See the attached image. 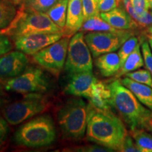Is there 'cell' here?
Returning a JSON list of instances; mask_svg holds the SVG:
<instances>
[{
    "label": "cell",
    "mask_w": 152,
    "mask_h": 152,
    "mask_svg": "<svg viewBox=\"0 0 152 152\" xmlns=\"http://www.w3.org/2000/svg\"><path fill=\"white\" fill-rule=\"evenodd\" d=\"M5 88L0 85V96L5 95Z\"/></svg>",
    "instance_id": "obj_39"
},
{
    "label": "cell",
    "mask_w": 152,
    "mask_h": 152,
    "mask_svg": "<svg viewBox=\"0 0 152 152\" xmlns=\"http://www.w3.org/2000/svg\"><path fill=\"white\" fill-rule=\"evenodd\" d=\"M47 105V98L42 93H30L20 100L4 104L1 113L9 125H16L41 113Z\"/></svg>",
    "instance_id": "obj_6"
},
{
    "label": "cell",
    "mask_w": 152,
    "mask_h": 152,
    "mask_svg": "<svg viewBox=\"0 0 152 152\" xmlns=\"http://www.w3.org/2000/svg\"><path fill=\"white\" fill-rule=\"evenodd\" d=\"M150 132H151V134H152V130H151V131H150Z\"/></svg>",
    "instance_id": "obj_45"
},
{
    "label": "cell",
    "mask_w": 152,
    "mask_h": 152,
    "mask_svg": "<svg viewBox=\"0 0 152 152\" xmlns=\"http://www.w3.org/2000/svg\"><path fill=\"white\" fill-rule=\"evenodd\" d=\"M111 96L110 104L115 108L130 130L144 128L152 111L143 105L134 94L122 84L121 80L109 85Z\"/></svg>",
    "instance_id": "obj_2"
},
{
    "label": "cell",
    "mask_w": 152,
    "mask_h": 152,
    "mask_svg": "<svg viewBox=\"0 0 152 152\" xmlns=\"http://www.w3.org/2000/svg\"><path fill=\"white\" fill-rule=\"evenodd\" d=\"M131 3L137 15H141L150 9L149 0H131Z\"/></svg>",
    "instance_id": "obj_32"
},
{
    "label": "cell",
    "mask_w": 152,
    "mask_h": 152,
    "mask_svg": "<svg viewBox=\"0 0 152 152\" xmlns=\"http://www.w3.org/2000/svg\"><path fill=\"white\" fill-rule=\"evenodd\" d=\"M64 36V32L39 33L20 36L14 39L17 50L28 55H34Z\"/></svg>",
    "instance_id": "obj_11"
},
{
    "label": "cell",
    "mask_w": 152,
    "mask_h": 152,
    "mask_svg": "<svg viewBox=\"0 0 152 152\" xmlns=\"http://www.w3.org/2000/svg\"><path fill=\"white\" fill-rule=\"evenodd\" d=\"M133 35L130 30H123L121 33L90 32L85 36V39L92 56L96 58L100 55L117 51Z\"/></svg>",
    "instance_id": "obj_10"
},
{
    "label": "cell",
    "mask_w": 152,
    "mask_h": 152,
    "mask_svg": "<svg viewBox=\"0 0 152 152\" xmlns=\"http://www.w3.org/2000/svg\"><path fill=\"white\" fill-rule=\"evenodd\" d=\"M13 45L7 35L1 34L0 35V56L11 51Z\"/></svg>",
    "instance_id": "obj_34"
},
{
    "label": "cell",
    "mask_w": 152,
    "mask_h": 152,
    "mask_svg": "<svg viewBox=\"0 0 152 152\" xmlns=\"http://www.w3.org/2000/svg\"><path fill=\"white\" fill-rule=\"evenodd\" d=\"M111 93L109 85H106L103 82L97 81L93 85L92 93L88 99L90 103L95 107L101 109H111L110 104Z\"/></svg>",
    "instance_id": "obj_17"
},
{
    "label": "cell",
    "mask_w": 152,
    "mask_h": 152,
    "mask_svg": "<svg viewBox=\"0 0 152 152\" xmlns=\"http://www.w3.org/2000/svg\"><path fill=\"white\" fill-rule=\"evenodd\" d=\"M68 0H58L46 14L58 27L64 30L66 23Z\"/></svg>",
    "instance_id": "obj_21"
},
{
    "label": "cell",
    "mask_w": 152,
    "mask_h": 152,
    "mask_svg": "<svg viewBox=\"0 0 152 152\" xmlns=\"http://www.w3.org/2000/svg\"><path fill=\"white\" fill-rule=\"evenodd\" d=\"M85 20L100 14L98 9L97 0H82Z\"/></svg>",
    "instance_id": "obj_27"
},
{
    "label": "cell",
    "mask_w": 152,
    "mask_h": 152,
    "mask_svg": "<svg viewBox=\"0 0 152 152\" xmlns=\"http://www.w3.org/2000/svg\"><path fill=\"white\" fill-rule=\"evenodd\" d=\"M121 83L128 87L141 103L152 111V88L147 85L137 83L125 76Z\"/></svg>",
    "instance_id": "obj_18"
},
{
    "label": "cell",
    "mask_w": 152,
    "mask_h": 152,
    "mask_svg": "<svg viewBox=\"0 0 152 152\" xmlns=\"http://www.w3.org/2000/svg\"><path fill=\"white\" fill-rule=\"evenodd\" d=\"M55 125L50 115H40L30 119L18 128L14 133L16 144L29 148L51 145L56 140Z\"/></svg>",
    "instance_id": "obj_3"
},
{
    "label": "cell",
    "mask_w": 152,
    "mask_h": 152,
    "mask_svg": "<svg viewBox=\"0 0 152 152\" xmlns=\"http://www.w3.org/2000/svg\"><path fill=\"white\" fill-rule=\"evenodd\" d=\"M125 76L132 79V80L146 85L152 88V76L149 70L137 69L136 71L127 73Z\"/></svg>",
    "instance_id": "obj_26"
},
{
    "label": "cell",
    "mask_w": 152,
    "mask_h": 152,
    "mask_svg": "<svg viewBox=\"0 0 152 152\" xmlns=\"http://www.w3.org/2000/svg\"><path fill=\"white\" fill-rule=\"evenodd\" d=\"M130 135L140 152H152V135L144 128L130 130Z\"/></svg>",
    "instance_id": "obj_23"
},
{
    "label": "cell",
    "mask_w": 152,
    "mask_h": 152,
    "mask_svg": "<svg viewBox=\"0 0 152 152\" xmlns=\"http://www.w3.org/2000/svg\"><path fill=\"white\" fill-rule=\"evenodd\" d=\"M80 31L83 32H111L121 33L123 30H118L102 19L99 15L94 16L85 20Z\"/></svg>",
    "instance_id": "obj_20"
},
{
    "label": "cell",
    "mask_w": 152,
    "mask_h": 152,
    "mask_svg": "<svg viewBox=\"0 0 152 152\" xmlns=\"http://www.w3.org/2000/svg\"><path fill=\"white\" fill-rule=\"evenodd\" d=\"M97 5L100 13L108 12L118 6L116 0H97Z\"/></svg>",
    "instance_id": "obj_33"
},
{
    "label": "cell",
    "mask_w": 152,
    "mask_h": 152,
    "mask_svg": "<svg viewBox=\"0 0 152 152\" xmlns=\"http://www.w3.org/2000/svg\"><path fill=\"white\" fill-rule=\"evenodd\" d=\"M85 22L82 0H68L66 23L64 30L70 33L81 29Z\"/></svg>",
    "instance_id": "obj_15"
},
{
    "label": "cell",
    "mask_w": 152,
    "mask_h": 152,
    "mask_svg": "<svg viewBox=\"0 0 152 152\" xmlns=\"http://www.w3.org/2000/svg\"><path fill=\"white\" fill-rule=\"evenodd\" d=\"M116 1H117V4H118V5H119V4H120V3H121V0H116Z\"/></svg>",
    "instance_id": "obj_43"
},
{
    "label": "cell",
    "mask_w": 152,
    "mask_h": 152,
    "mask_svg": "<svg viewBox=\"0 0 152 152\" xmlns=\"http://www.w3.org/2000/svg\"><path fill=\"white\" fill-rule=\"evenodd\" d=\"M64 87L65 94L72 96L90 98L93 85L97 81L92 71H85L72 74Z\"/></svg>",
    "instance_id": "obj_13"
},
{
    "label": "cell",
    "mask_w": 152,
    "mask_h": 152,
    "mask_svg": "<svg viewBox=\"0 0 152 152\" xmlns=\"http://www.w3.org/2000/svg\"><path fill=\"white\" fill-rule=\"evenodd\" d=\"M69 41V37H62L33 55V60L47 71L58 75L65 66Z\"/></svg>",
    "instance_id": "obj_9"
},
{
    "label": "cell",
    "mask_w": 152,
    "mask_h": 152,
    "mask_svg": "<svg viewBox=\"0 0 152 152\" xmlns=\"http://www.w3.org/2000/svg\"><path fill=\"white\" fill-rule=\"evenodd\" d=\"M72 151H77V152H109L113 151L112 149L109 148L103 147V146L99 145V144H88V145L83 146V147H79L74 148L71 150Z\"/></svg>",
    "instance_id": "obj_29"
},
{
    "label": "cell",
    "mask_w": 152,
    "mask_h": 152,
    "mask_svg": "<svg viewBox=\"0 0 152 152\" xmlns=\"http://www.w3.org/2000/svg\"><path fill=\"white\" fill-rule=\"evenodd\" d=\"M9 132V123L3 117L0 116V146L7 140Z\"/></svg>",
    "instance_id": "obj_35"
},
{
    "label": "cell",
    "mask_w": 152,
    "mask_h": 152,
    "mask_svg": "<svg viewBox=\"0 0 152 152\" xmlns=\"http://www.w3.org/2000/svg\"><path fill=\"white\" fill-rule=\"evenodd\" d=\"M141 50L144 61V66L149 70L152 76V52L148 41H142Z\"/></svg>",
    "instance_id": "obj_28"
},
{
    "label": "cell",
    "mask_w": 152,
    "mask_h": 152,
    "mask_svg": "<svg viewBox=\"0 0 152 152\" xmlns=\"http://www.w3.org/2000/svg\"><path fill=\"white\" fill-rule=\"evenodd\" d=\"M147 39H148V42L149 44L150 48H151V50L152 52V37L151 36H147Z\"/></svg>",
    "instance_id": "obj_40"
},
{
    "label": "cell",
    "mask_w": 152,
    "mask_h": 152,
    "mask_svg": "<svg viewBox=\"0 0 152 152\" xmlns=\"http://www.w3.org/2000/svg\"><path fill=\"white\" fill-rule=\"evenodd\" d=\"M88 104L79 96L68 99L58 110L57 120L65 139L78 140L86 134Z\"/></svg>",
    "instance_id": "obj_4"
},
{
    "label": "cell",
    "mask_w": 152,
    "mask_h": 152,
    "mask_svg": "<svg viewBox=\"0 0 152 152\" xmlns=\"http://www.w3.org/2000/svg\"><path fill=\"white\" fill-rule=\"evenodd\" d=\"M103 20L118 30H132L139 27L137 23L133 19L125 9L116 7L108 12L100 13Z\"/></svg>",
    "instance_id": "obj_14"
},
{
    "label": "cell",
    "mask_w": 152,
    "mask_h": 152,
    "mask_svg": "<svg viewBox=\"0 0 152 152\" xmlns=\"http://www.w3.org/2000/svg\"><path fill=\"white\" fill-rule=\"evenodd\" d=\"M127 134L123 121L111 109H101L88 104L86 137L89 142L120 151Z\"/></svg>",
    "instance_id": "obj_1"
},
{
    "label": "cell",
    "mask_w": 152,
    "mask_h": 152,
    "mask_svg": "<svg viewBox=\"0 0 152 152\" xmlns=\"http://www.w3.org/2000/svg\"><path fill=\"white\" fill-rule=\"evenodd\" d=\"M4 105V100L2 98L0 97V111H1V108H2V106Z\"/></svg>",
    "instance_id": "obj_41"
},
{
    "label": "cell",
    "mask_w": 152,
    "mask_h": 152,
    "mask_svg": "<svg viewBox=\"0 0 152 152\" xmlns=\"http://www.w3.org/2000/svg\"><path fill=\"white\" fill-rule=\"evenodd\" d=\"M93 61L92 53L82 32L76 33L68 44L67 56L64 66L66 73L72 74L92 71Z\"/></svg>",
    "instance_id": "obj_7"
},
{
    "label": "cell",
    "mask_w": 152,
    "mask_h": 152,
    "mask_svg": "<svg viewBox=\"0 0 152 152\" xmlns=\"http://www.w3.org/2000/svg\"><path fill=\"white\" fill-rule=\"evenodd\" d=\"M1 34H2V33H1V30L0 29V35H1Z\"/></svg>",
    "instance_id": "obj_44"
},
{
    "label": "cell",
    "mask_w": 152,
    "mask_h": 152,
    "mask_svg": "<svg viewBox=\"0 0 152 152\" xmlns=\"http://www.w3.org/2000/svg\"><path fill=\"white\" fill-rule=\"evenodd\" d=\"M29 64V59L20 51H10L0 57V80L14 78L21 74Z\"/></svg>",
    "instance_id": "obj_12"
},
{
    "label": "cell",
    "mask_w": 152,
    "mask_h": 152,
    "mask_svg": "<svg viewBox=\"0 0 152 152\" xmlns=\"http://www.w3.org/2000/svg\"><path fill=\"white\" fill-rule=\"evenodd\" d=\"M18 9L12 0H0V29L7 28L16 16Z\"/></svg>",
    "instance_id": "obj_22"
},
{
    "label": "cell",
    "mask_w": 152,
    "mask_h": 152,
    "mask_svg": "<svg viewBox=\"0 0 152 152\" xmlns=\"http://www.w3.org/2000/svg\"><path fill=\"white\" fill-rule=\"evenodd\" d=\"M140 46V43L138 44L136 48L125 59L123 65L121 66L119 71L115 75L116 77L125 75L127 73L140 69L144 66V61Z\"/></svg>",
    "instance_id": "obj_19"
},
{
    "label": "cell",
    "mask_w": 152,
    "mask_h": 152,
    "mask_svg": "<svg viewBox=\"0 0 152 152\" xmlns=\"http://www.w3.org/2000/svg\"><path fill=\"white\" fill-rule=\"evenodd\" d=\"M13 2L14 3V4L16 6V7H19L21 4H23L26 0H12Z\"/></svg>",
    "instance_id": "obj_37"
},
{
    "label": "cell",
    "mask_w": 152,
    "mask_h": 152,
    "mask_svg": "<svg viewBox=\"0 0 152 152\" xmlns=\"http://www.w3.org/2000/svg\"><path fill=\"white\" fill-rule=\"evenodd\" d=\"M95 65L103 77L115 75L121 68V60L118 53L109 52L97 56Z\"/></svg>",
    "instance_id": "obj_16"
},
{
    "label": "cell",
    "mask_w": 152,
    "mask_h": 152,
    "mask_svg": "<svg viewBox=\"0 0 152 152\" xmlns=\"http://www.w3.org/2000/svg\"><path fill=\"white\" fill-rule=\"evenodd\" d=\"M64 31V30L55 24L46 13L26 12L20 7L11 24L1 30L2 34L11 36L13 39L30 34Z\"/></svg>",
    "instance_id": "obj_5"
},
{
    "label": "cell",
    "mask_w": 152,
    "mask_h": 152,
    "mask_svg": "<svg viewBox=\"0 0 152 152\" xmlns=\"http://www.w3.org/2000/svg\"><path fill=\"white\" fill-rule=\"evenodd\" d=\"M147 36H151L152 37V26L147 28Z\"/></svg>",
    "instance_id": "obj_38"
},
{
    "label": "cell",
    "mask_w": 152,
    "mask_h": 152,
    "mask_svg": "<svg viewBox=\"0 0 152 152\" xmlns=\"http://www.w3.org/2000/svg\"><path fill=\"white\" fill-rule=\"evenodd\" d=\"M149 3L150 9H151L152 10V0H149Z\"/></svg>",
    "instance_id": "obj_42"
},
{
    "label": "cell",
    "mask_w": 152,
    "mask_h": 152,
    "mask_svg": "<svg viewBox=\"0 0 152 152\" xmlns=\"http://www.w3.org/2000/svg\"><path fill=\"white\" fill-rule=\"evenodd\" d=\"M4 88L19 94L43 93L49 88V82L40 68L28 66L21 74L14 78L7 80Z\"/></svg>",
    "instance_id": "obj_8"
},
{
    "label": "cell",
    "mask_w": 152,
    "mask_h": 152,
    "mask_svg": "<svg viewBox=\"0 0 152 152\" xmlns=\"http://www.w3.org/2000/svg\"><path fill=\"white\" fill-rule=\"evenodd\" d=\"M137 23L139 27L147 28L152 26V11L148 10L141 15H137L134 19Z\"/></svg>",
    "instance_id": "obj_30"
},
{
    "label": "cell",
    "mask_w": 152,
    "mask_h": 152,
    "mask_svg": "<svg viewBox=\"0 0 152 152\" xmlns=\"http://www.w3.org/2000/svg\"><path fill=\"white\" fill-rule=\"evenodd\" d=\"M138 44H140V39L137 37L133 35L129 37L123 44L122 46L120 47L118 54L120 60H121V66L123 65V64L124 63L125 59L128 58L129 55L136 48Z\"/></svg>",
    "instance_id": "obj_25"
},
{
    "label": "cell",
    "mask_w": 152,
    "mask_h": 152,
    "mask_svg": "<svg viewBox=\"0 0 152 152\" xmlns=\"http://www.w3.org/2000/svg\"><path fill=\"white\" fill-rule=\"evenodd\" d=\"M58 0H26L19 6L26 12L47 13Z\"/></svg>",
    "instance_id": "obj_24"
},
{
    "label": "cell",
    "mask_w": 152,
    "mask_h": 152,
    "mask_svg": "<svg viewBox=\"0 0 152 152\" xmlns=\"http://www.w3.org/2000/svg\"><path fill=\"white\" fill-rule=\"evenodd\" d=\"M144 129H147L149 131L152 130V115L148 119L147 123H146L145 127H144Z\"/></svg>",
    "instance_id": "obj_36"
},
{
    "label": "cell",
    "mask_w": 152,
    "mask_h": 152,
    "mask_svg": "<svg viewBox=\"0 0 152 152\" xmlns=\"http://www.w3.org/2000/svg\"><path fill=\"white\" fill-rule=\"evenodd\" d=\"M133 138L132 136L129 135L128 134H126L121 146V151L122 152H140L138 148L137 147L135 142L133 141Z\"/></svg>",
    "instance_id": "obj_31"
}]
</instances>
